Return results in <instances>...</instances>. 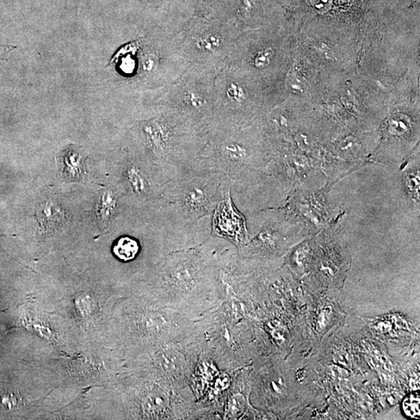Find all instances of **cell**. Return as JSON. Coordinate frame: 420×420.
Returning a JSON list of instances; mask_svg holds the SVG:
<instances>
[{"label": "cell", "mask_w": 420, "mask_h": 420, "mask_svg": "<svg viewBox=\"0 0 420 420\" xmlns=\"http://www.w3.org/2000/svg\"><path fill=\"white\" fill-rule=\"evenodd\" d=\"M120 166V180L124 195L147 203L162 200L165 184L175 176L170 171L147 159L142 162L135 158L128 157Z\"/></svg>", "instance_id": "obj_6"}, {"label": "cell", "mask_w": 420, "mask_h": 420, "mask_svg": "<svg viewBox=\"0 0 420 420\" xmlns=\"http://www.w3.org/2000/svg\"><path fill=\"white\" fill-rule=\"evenodd\" d=\"M212 236L225 238L237 245H245L249 238L247 220L244 214L233 205L231 188L227 190L212 217Z\"/></svg>", "instance_id": "obj_8"}, {"label": "cell", "mask_w": 420, "mask_h": 420, "mask_svg": "<svg viewBox=\"0 0 420 420\" xmlns=\"http://www.w3.org/2000/svg\"><path fill=\"white\" fill-rule=\"evenodd\" d=\"M10 46H0V58H1V55L4 51H10L11 48Z\"/></svg>", "instance_id": "obj_18"}, {"label": "cell", "mask_w": 420, "mask_h": 420, "mask_svg": "<svg viewBox=\"0 0 420 420\" xmlns=\"http://www.w3.org/2000/svg\"><path fill=\"white\" fill-rule=\"evenodd\" d=\"M144 157L175 175L189 168L206 144V132L195 131L175 114L166 112L137 127Z\"/></svg>", "instance_id": "obj_2"}, {"label": "cell", "mask_w": 420, "mask_h": 420, "mask_svg": "<svg viewBox=\"0 0 420 420\" xmlns=\"http://www.w3.org/2000/svg\"><path fill=\"white\" fill-rule=\"evenodd\" d=\"M419 393L415 392L408 395L401 405L405 417L411 419L419 418Z\"/></svg>", "instance_id": "obj_15"}, {"label": "cell", "mask_w": 420, "mask_h": 420, "mask_svg": "<svg viewBox=\"0 0 420 420\" xmlns=\"http://www.w3.org/2000/svg\"><path fill=\"white\" fill-rule=\"evenodd\" d=\"M245 217L249 238L240 249L247 258L280 256L296 236L305 231L287 218L282 207L261 210Z\"/></svg>", "instance_id": "obj_4"}, {"label": "cell", "mask_w": 420, "mask_h": 420, "mask_svg": "<svg viewBox=\"0 0 420 420\" xmlns=\"http://www.w3.org/2000/svg\"><path fill=\"white\" fill-rule=\"evenodd\" d=\"M64 163V172L67 177L79 178L83 175V158L73 148H70L65 152Z\"/></svg>", "instance_id": "obj_14"}, {"label": "cell", "mask_w": 420, "mask_h": 420, "mask_svg": "<svg viewBox=\"0 0 420 420\" xmlns=\"http://www.w3.org/2000/svg\"><path fill=\"white\" fill-rule=\"evenodd\" d=\"M242 128L213 122L207 129L206 144L198 157L207 169L229 178L231 189L260 181L274 155L271 144Z\"/></svg>", "instance_id": "obj_1"}, {"label": "cell", "mask_w": 420, "mask_h": 420, "mask_svg": "<svg viewBox=\"0 0 420 420\" xmlns=\"http://www.w3.org/2000/svg\"><path fill=\"white\" fill-rule=\"evenodd\" d=\"M271 55H273V52L269 48L259 52L256 58V66L259 68L268 66L270 63Z\"/></svg>", "instance_id": "obj_16"}, {"label": "cell", "mask_w": 420, "mask_h": 420, "mask_svg": "<svg viewBox=\"0 0 420 420\" xmlns=\"http://www.w3.org/2000/svg\"><path fill=\"white\" fill-rule=\"evenodd\" d=\"M190 39L191 53H195L197 57L210 59L212 55L217 57V54L223 52L225 40L222 35L201 32L191 35Z\"/></svg>", "instance_id": "obj_9"}, {"label": "cell", "mask_w": 420, "mask_h": 420, "mask_svg": "<svg viewBox=\"0 0 420 420\" xmlns=\"http://www.w3.org/2000/svg\"><path fill=\"white\" fill-rule=\"evenodd\" d=\"M40 231L50 232L59 230L66 221L64 210L54 201H46L37 209Z\"/></svg>", "instance_id": "obj_10"}, {"label": "cell", "mask_w": 420, "mask_h": 420, "mask_svg": "<svg viewBox=\"0 0 420 420\" xmlns=\"http://www.w3.org/2000/svg\"><path fill=\"white\" fill-rule=\"evenodd\" d=\"M142 250L140 240L129 234H123L115 240L113 253L118 260L127 263L137 258Z\"/></svg>", "instance_id": "obj_12"}, {"label": "cell", "mask_w": 420, "mask_h": 420, "mask_svg": "<svg viewBox=\"0 0 420 420\" xmlns=\"http://www.w3.org/2000/svg\"><path fill=\"white\" fill-rule=\"evenodd\" d=\"M122 65V70L126 73L132 72L135 68L134 61L131 57H128V59H124V61H123Z\"/></svg>", "instance_id": "obj_17"}, {"label": "cell", "mask_w": 420, "mask_h": 420, "mask_svg": "<svg viewBox=\"0 0 420 420\" xmlns=\"http://www.w3.org/2000/svg\"><path fill=\"white\" fill-rule=\"evenodd\" d=\"M419 165L415 168L405 169L401 176L404 191L408 202L411 207L418 210L419 209Z\"/></svg>", "instance_id": "obj_13"}, {"label": "cell", "mask_w": 420, "mask_h": 420, "mask_svg": "<svg viewBox=\"0 0 420 420\" xmlns=\"http://www.w3.org/2000/svg\"><path fill=\"white\" fill-rule=\"evenodd\" d=\"M325 187L308 188L300 185L290 191L283 209L293 224L304 231L329 229L339 217L338 209L327 197Z\"/></svg>", "instance_id": "obj_5"}, {"label": "cell", "mask_w": 420, "mask_h": 420, "mask_svg": "<svg viewBox=\"0 0 420 420\" xmlns=\"http://www.w3.org/2000/svg\"><path fill=\"white\" fill-rule=\"evenodd\" d=\"M120 195L113 189L104 191L97 207V217L102 228L108 227L118 216Z\"/></svg>", "instance_id": "obj_11"}, {"label": "cell", "mask_w": 420, "mask_h": 420, "mask_svg": "<svg viewBox=\"0 0 420 420\" xmlns=\"http://www.w3.org/2000/svg\"><path fill=\"white\" fill-rule=\"evenodd\" d=\"M230 188L229 178L207 169L197 158L189 168L177 173L165 184L162 200L179 220L198 222L213 217Z\"/></svg>", "instance_id": "obj_3"}, {"label": "cell", "mask_w": 420, "mask_h": 420, "mask_svg": "<svg viewBox=\"0 0 420 420\" xmlns=\"http://www.w3.org/2000/svg\"><path fill=\"white\" fill-rule=\"evenodd\" d=\"M265 173L273 177L288 195L300 185L310 188L309 185L318 173L323 174L322 159L309 157L305 153H292L277 149L274 152Z\"/></svg>", "instance_id": "obj_7"}]
</instances>
